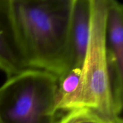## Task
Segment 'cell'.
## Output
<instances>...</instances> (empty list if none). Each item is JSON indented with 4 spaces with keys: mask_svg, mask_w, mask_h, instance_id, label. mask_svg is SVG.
<instances>
[{
    "mask_svg": "<svg viewBox=\"0 0 123 123\" xmlns=\"http://www.w3.org/2000/svg\"><path fill=\"white\" fill-rule=\"evenodd\" d=\"M15 37L27 68L57 77L68 70L73 0H8Z\"/></svg>",
    "mask_w": 123,
    "mask_h": 123,
    "instance_id": "obj_1",
    "label": "cell"
},
{
    "mask_svg": "<svg viewBox=\"0 0 123 123\" xmlns=\"http://www.w3.org/2000/svg\"><path fill=\"white\" fill-rule=\"evenodd\" d=\"M58 77L27 68L0 86V123H55Z\"/></svg>",
    "mask_w": 123,
    "mask_h": 123,
    "instance_id": "obj_2",
    "label": "cell"
},
{
    "mask_svg": "<svg viewBox=\"0 0 123 123\" xmlns=\"http://www.w3.org/2000/svg\"><path fill=\"white\" fill-rule=\"evenodd\" d=\"M106 0H90V32L80 85L70 110L86 108L118 120L112 102L105 45Z\"/></svg>",
    "mask_w": 123,
    "mask_h": 123,
    "instance_id": "obj_3",
    "label": "cell"
},
{
    "mask_svg": "<svg viewBox=\"0 0 123 123\" xmlns=\"http://www.w3.org/2000/svg\"><path fill=\"white\" fill-rule=\"evenodd\" d=\"M105 45L113 110L121 117L123 96V6L106 0Z\"/></svg>",
    "mask_w": 123,
    "mask_h": 123,
    "instance_id": "obj_4",
    "label": "cell"
},
{
    "mask_svg": "<svg viewBox=\"0 0 123 123\" xmlns=\"http://www.w3.org/2000/svg\"><path fill=\"white\" fill-rule=\"evenodd\" d=\"M90 32V0H73L68 36V70L81 68Z\"/></svg>",
    "mask_w": 123,
    "mask_h": 123,
    "instance_id": "obj_5",
    "label": "cell"
},
{
    "mask_svg": "<svg viewBox=\"0 0 123 123\" xmlns=\"http://www.w3.org/2000/svg\"><path fill=\"white\" fill-rule=\"evenodd\" d=\"M27 69L12 27L8 0H0V70L7 79Z\"/></svg>",
    "mask_w": 123,
    "mask_h": 123,
    "instance_id": "obj_6",
    "label": "cell"
},
{
    "mask_svg": "<svg viewBox=\"0 0 123 123\" xmlns=\"http://www.w3.org/2000/svg\"><path fill=\"white\" fill-rule=\"evenodd\" d=\"M81 68H70L58 77L56 110L68 112L76 96L80 85Z\"/></svg>",
    "mask_w": 123,
    "mask_h": 123,
    "instance_id": "obj_7",
    "label": "cell"
},
{
    "mask_svg": "<svg viewBox=\"0 0 123 123\" xmlns=\"http://www.w3.org/2000/svg\"><path fill=\"white\" fill-rule=\"evenodd\" d=\"M65 115L68 123H123V119H111L86 108L72 110Z\"/></svg>",
    "mask_w": 123,
    "mask_h": 123,
    "instance_id": "obj_8",
    "label": "cell"
},
{
    "mask_svg": "<svg viewBox=\"0 0 123 123\" xmlns=\"http://www.w3.org/2000/svg\"><path fill=\"white\" fill-rule=\"evenodd\" d=\"M68 123L66 115H63L59 120H57V121H56V123Z\"/></svg>",
    "mask_w": 123,
    "mask_h": 123,
    "instance_id": "obj_9",
    "label": "cell"
}]
</instances>
